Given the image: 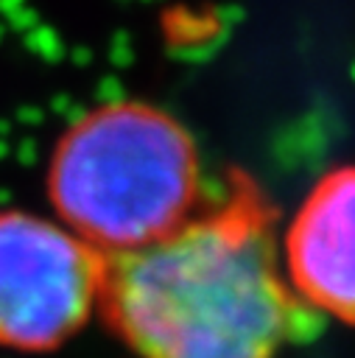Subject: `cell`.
<instances>
[{"mask_svg": "<svg viewBox=\"0 0 355 358\" xmlns=\"http://www.w3.org/2000/svg\"><path fill=\"white\" fill-rule=\"evenodd\" d=\"M352 171L335 168L310 190L285 235L291 288L313 308L352 316Z\"/></svg>", "mask_w": 355, "mask_h": 358, "instance_id": "277c9868", "label": "cell"}, {"mask_svg": "<svg viewBox=\"0 0 355 358\" xmlns=\"http://www.w3.org/2000/svg\"><path fill=\"white\" fill-rule=\"evenodd\" d=\"M198 154L162 109L137 101L98 106L59 140L48 193L64 221L98 255L148 246L198 213Z\"/></svg>", "mask_w": 355, "mask_h": 358, "instance_id": "7a4b0ae2", "label": "cell"}, {"mask_svg": "<svg viewBox=\"0 0 355 358\" xmlns=\"http://www.w3.org/2000/svg\"><path fill=\"white\" fill-rule=\"evenodd\" d=\"M103 255L48 218L0 213V344L50 350L98 308Z\"/></svg>", "mask_w": 355, "mask_h": 358, "instance_id": "3957f363", "label": "cell"}, {"mask_svg": "<svg viewBox=\"0 0 355 358\" xmlns=\"http://www.w3.org/2000/svg\"><path fill=\"white\" fill-rule=\"evenodd\" d=\"M98 308L140 358H274L296 313L274 213L238 182L165 238L103 257Z\"/></svg>", "mask_w": 355, "mask_h": 358, "instance_id": "6da1fadb", "label": "cell"}]
</instances>
